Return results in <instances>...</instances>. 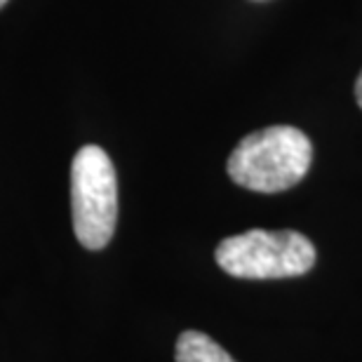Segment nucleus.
I'll return each instance as SVG.
<instances>
[{
	"label": "nucleus",
	"mask_w": 362,
	"mask_h": 362,
	"mask_svg": "<svg viewBox=\"0 0 362 362\" xmlns=\"http://www.w3.org/2000/svg\"><path fill=\"white\" fill-rule=\"evenodd\" d=\"M313 160L308 136L296 127L278 125L247 134L228 158V177L257 193H280L306 177Z\"/></svg>",
	"instance_id": "obj_1"
},
{
	"label": "nucleus",
	"mask_w": 362,
	"mask_h": 362,
	"mask_svg": "<svg viewBox=\"0 0 362 362\" xmlns=\"http://www.w3.org/2000/svg\"><path fill=\"white\" fill-rule=\"evenodd\" d=\"M216 264L233 278L280 280L303 275L313 269L315 247L296 230H264L226 238L214 252Z\"/></svg>",
	"instance_id": "obj_2"
},
{
	"label": "nucleus",
	"mask_w": 362,
	"mask_h": 362,
	"mask_svg": "<svg viewBox=\"0 0 362 362\" xmlns=\"http://www.w3.org/2000/svg\"><path fill=\"white\" fill-rule=\"evenodd\" d=\"M74 230L85 250H104L118 221V179L111 158L99 146H83L71 163Z\"/></svg>",
	"instance_id": "obj_3"
},
{
	"label": "nucleus",
	"mask_w": 362,
	"mask_h": 362,
	"mask_svg": "<svg viewBox=\"0 0 362 362\" xmlns=\"http://www.w3.org/2000/svg\"><path fill=\"white\" fill-rule=\"evenodd\" d=\"M175 358L177 362H235L214 339L193 329L177 339Z\"/></svg>",
	"instance_id": "obj_4"
},
{
	"label": "nucleus",
	"mask_w": 362,
	"mask_h": 362,
	"mask_svg": "<svg viewBox=\"0 0 362 362\" xmlns=\"http://www.w3.org/2000/svg\"><path fill=\"white\" fill-rule=\"evenodd\" d=\"M356 99H358V104H360V108H362V71H360L358 83H356Z\"/></svg>",
	"instance_id": "obj_5"
},
{
	"label": "nucleus",
	"mask_w": 362,
	"mask_h": 362,
	"mask_svg": "<svg viewBox=\"0 0 362 362\" xmlns=\"http://www.w3.org/2000/svg\"><path fill=\"white\" fill-rule=\"evenodd\" d=\"M5 3H7V0H0V7H5Z\"/></svg>",
	"instance_id": "obj_6"
}]
</instances>
